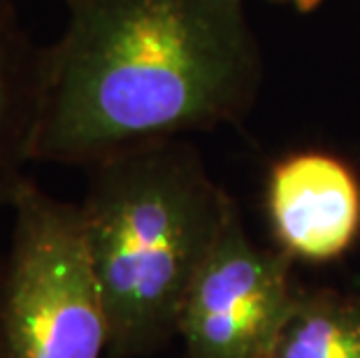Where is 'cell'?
I'll list each match as a JSON object with an SVG mask.
<instances>
[{
	"mask_svg": "<svg viewBox=\"0 0 360 358\" xmlns=\"http://www.w3.org/2000/svg\"><path fill=\"white\" fill-rule=\"evenodd\" d=\"M40 60L35 161L94 165L231 124L263 79L244 0H65Z\"/></svg>",
	"mask_w": 360,
	"mask_h": 358,
	"instance_id": "obj_1",
	"label": "cell"
},
{
	"mask_svg": "<svg viewBox=\"0 0 360 358\" xmlns=\"http://www.w3.org/2000/svg\"><path fill=\"white\" fill-rule=\"evenodd\" d=\"M79 203L112 358H144L177 338L184 300L235 212L184 138L144 142L89 165Z\"/></svg>",
	"mask_w": 360,
	"mask_h": 358,
	"instance_id": "obj_2",
	"label": "cell"
},
{
	"mask_svg": "<svg viewBox=\"0 0 360 358\" xmlns=\"http://www.w3.org/2000/svg\"><path fill=\"white\" fill-rule=\"evenodd\" d=\"M0 256V358H103L110 345L79 205L26 179Z\"/></svg>",
	"mask_w": 360,
	"mask_h": 358,
	"instance_id": "obj_3",
	"label": "cell"
},
{
	"mask_svg": "<svg viewBox=\"0 0 360 358\" xmlns=\"http://www.w3.org/2000/svg\"><path fill=\"white\" fill-rule=\"evenodd\" d=\"M295 291L290 254L258 247L235 210L184 300L186 358H267Z\"/></svg>",
	"mask_w": 360,
	"mask_h": 358,
	"instance_id": "obj_4",
	"label": "cell"
},
{
	"mask_svg": "<svg viewBox=\"0 0 360 358\" xmlns=\"http://www.w3.org/2000/svg\"><path fill=\"white\" fill-rule=\"evenodd\" d=\"M267 207L281 249L330 261L360 231V184L340 158L307 151L283 158L267 181Z\"/></svg>",
	"mask_w": 360,
	"mask_h": 358,
	"instance_id": "obj_5",
	"label": "cell"
},
{
	"mask_svg": "<svg viewBox=\"0 0 360 358\" xmlns=\"http://www.w3.org/2000/svg\"><path fill=\"white\" fill-rule=\"evenodd\" d=\"M42 49L28 40L10 0H0V212H10L33 163L40 119Z\"/></svg>",
	"mask_w": 360,
	"mask_h": 358,
	"instance_id": "obj_6",
	"label": "cell"
},
{
	"mask_svg": "<svg viewBox=\"0 0 360 358\" xmlns=\"http://www.w3.org/2000/svg\"><path fill=\"white\" fill-rule=\"evenodd\" d=\"M267 358H360V298L297 288Z\"/></svg>",
	"mask_w": 360,
	"mask_h": 358,
	"instance_id": "obj_7",
	"label": "cell"
},
{
	"mask_svg": "<svg viewBox=\"0 0 360 358\" xmlns=\"http://www.w3.org/2000/svg\"><path fill=\"white\" fill-rule=\"evenodd\" d=\"M279 3H297V5H307V3H311V0H279Z\"/></svg>",
	"mask_w": 360,
	"mask_h": 358,
	"instance_id": "obj_8",
	"label": "cell"
}]
</instances>
